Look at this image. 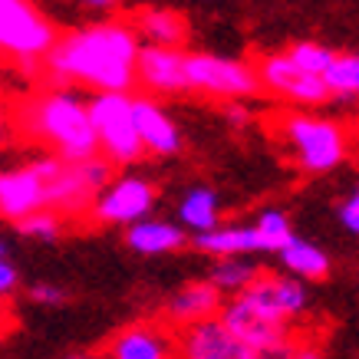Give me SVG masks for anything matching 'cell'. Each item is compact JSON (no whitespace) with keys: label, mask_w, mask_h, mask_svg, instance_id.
I'll use <instances>...</instances> for the list:
<instances>
[{"label":"cell","mask_w":359,"mask_h":359,"mask_svg":"<svg viewBox=\"0 0 359 359\" xmlns=\"http://www.w3.org/2000/svg\"><path fill=\"white\" fill-rule=\"evenodd\" d=\"M185 356L191 359H254L257 353L248 349L238 337H231V330L224 323H205L198 320L185 337Z\"/></svg>","instance_id":"4fadbf2b"},{"label":"cell","mask_w":359,"mask_h":359,"mask_svg":"<svg viewBox=\"0 0 359 359\" xmlns=\"http://www.w3.org/2000/svg\"><path fill=\"white\" fill-rule=\"evenodd\" d=\"M0 257H7V244L4 241H0Z\"/></svg>","instance_id":"836d02e7"},{"label":"cell","mask_w":359,"mask_h":359,"mask_svg":"<svg viewBox=\"0 0 359 359\" xmlns=\"http://www.w3.org/2000/svg\"><path fill=\"white\" fill-rule=\"evenodd\" d=\"M257 79H261L267 89H273V93L290 96V99H297V102H306V106H320V102L330 99V89H327V83H323V76L300 69L287 53L267 56L261 63Z\"/></svg>","instance_id":"ba28073f"},{"label":"cell","mask_w":359,"mask_h":359,"mask_svg":"<svg viewBox=\"0 0 359 359\" xmlns=\"http://www.w3.org/2000/svg\"><path fill=\"white\" fill-rule=\"evenodd\" d=\"M178 218L195 231L215 228L218 224V195L211 188H191L185 201L178 205Z\"/></svg>","instance_id":"44dd1931"},{"label":"cell","mask_w":359,"mask_h":359,"mask_svg":"<svg viewBox=\"0 0 359 359\" xmlns=\"http://www.w3.org/2000/svg\"><path fill=\"white\" fill-rule=\"evenodd\" d=\"M257 231H261L264 241H267V250H280L287 241L294 238L290 221L283 218L280 211H264L261 218H257Z\"/></svg>","instance_id":"484cf974"},{"label":"cell","mask_w":359,"mask_h":359,"mask_svg":"<svg viewBox=\"0 0 359 359\" xmlns=\"http://www.w3.org/2000/svg\"><path fill=\"white\" fill-rule=\"evenodd\" d=\"M17 228H20V234H27V238L53 241L56 234H60V215L50 211V208H40V211H33V215L17 221Z\"/></svg>","instance_id":"d4e9b609"},{"label":"cell","mask_w":359,"mask_h":359,"mask_svg":"<svg viewBox=\"0 0 359 359\" xmlns=\"http://www.w3.org/2000/svg\"><path fill=\"white\" fill-rule=\"evenodd\" d=\"M126 244L139 254H165V250H175L185 244V234L175 228V224H165V221H132L129 234H126Z\"/></svg>","instance_id":"e0dca14e"},{"label":"cell","mask_w":359,"mask_h":359,"mask_svg":"<svg viewBox=\"0 0 359 359\" xmlns=\"http://www.w3.org/2000/svg\"><path fill=\"white\" fill-rule=\"evenodd\" d=\"M40 208H46V182L33 165L0 175V218L20 221Z\"/></svg>","instance_id":"8fae6325"},{"label":"cell","mask_w":359,"mask_h":359,"mask_svg":"<svg viewBox=\"0 0 359 359\" xmlns=\"http://www.w3.org/2000/svg\"><path fill=\"white\" fill-rule=\"evenodd\" d=\"M287 139L294 142L300 165L306 172H330L343 162L346 155V135L339 126L327 119H310V116H290L283 122Z\"/></svg>","instance_id":"8992f818"},{"label":"cell","mask_w":359,"mask_h":359,"mask_svg":"<svg viewBox=\"0 0 359 359\" xmlns=\"http://www.w3.org/2000/svg\"><path fill=\"white\" fill-rule=\"evenodd\" d=\"M287 56H290L300 69H306V73H323L327 63L333 60V50H327V46H320V43H297Z\"/></svg>","instance_id":"4316f807"},{"label":"cell","mask_w":359,"mask_h":359,"mask_svg":"<svg viewBox=\"0 0 359 359\" xmlns=\"http://www.w3.org/2000/svg\"><path fill=\"white\" fill-rule=\"evenodd\" d=\"M280 261L294 277H306V280H320V277H327V271H330L327 254L320 248H313V244L300 241V238H290L283 244Z\"/></svg>","instance_id":"d6986e66"},{"label":"cell","mask_w":359,"mask_h":359,"mask_svg":"<svg viewBox=\"0 0 359 359\" xmlns=\"http://www.w3.org/2000/svg\"><path fill=\"white\" fill-rule=\"evenodd\" d=\"M56 30L30 0H0V53L33 63L53 46Z\"/></svg>","instance_id":"277c9868"},{"label":"cell","mask_w":359,"mask_h":359,"mask_svg":"<svg viewBox=\"0 0 359 359\" xmlns=\"http://www.w3.org/2000/svg\"><path fill=\"white\" fill-rule=\"evenodd\" d=\"M327 83L330 96H359V53L337 56L327 63V69L320 73Z\"/></svg>","instance_id":"7402d4cb"},{"label":"cell","mask_w":359,"mask_h":359,"mask_svg":"<svg viewBox=\"0 0 359 359\" xmlns=\"http://www.w3.org/2000/svg\"><path fill=\"white\" fill-rule=\"evenodd\" d=\"M139 36L122 23H96L69 36H56L43 53L46 69L63 83H86L93 89H126L135 83Z\"/></svg>","instance_id":"6da1fadb"},{"label":"cell","mask_w":359,"mask_h":359,"mask_svg":"<svg viewBox=\"0 0 359 359\" xmlns=\"http://www.w3.org/2000/svg\"><path fill=\"white\" fill-rule=\"evenodd\" d=\"M135 79H142L155 93H185V53H178V46H139Z\"/></svg>","instance_id":"9c48e42d"},{"label":"cell","mask_w":359,"mask_h":359,"mask_svg":"<svg viewBox=\"0 0 359 359\" xmlns=\"http://www.w3.org/2000/svg\"><path fill=\"white\" fill-rule=\"evenodd\" d=\"M83 4H89V7H112L116 0H83Z\"/></svg>","instance_id":"1f68e13d"},{"label":"cell","mask_w":359,"mask_h":359,"mask_svg":"<svg viewBox=\"0 0 359 359\" xmlns=\"http://www.w3.org/2000/svg\"><path fill=\"white\" fill-rule=\"evenodd\" d=\"M195 244L208 254H221V257H238L250 250H267V241L257 228H208L198 231Z\"/></svg>","instance_id":"2e32d148"},{"label":"cell","mask_w":359,"mask_h":359,"mask_svg":"<svg viewBox=\"0 0 359 359\" xmlns=\"http://www.w3.org/2000/svg\"><path fill=\"white\" fill-rule=\"evenodd\" d=\"M0 142H4V119H0Z\"/></svg>","instance_id":"e575fe53"},{"label":"cell","mask_w":359,"mask_h":359,"mask_svg":"<svg viewBox=\"0 0 359 359\" xmlns=\"http://www.w3.org/2000/svg\"><path fill=\"white\" fill-rule=\"evenodd\" d=\"M218 306H221V290L208 280V283H191V287H185V290L172 300L168 310H172V316L178 323H198V320H208Z\"/></svg>","instance_id":"ac0fdd59"},{"label":"cell","mask_w":359,"mask_h":359,"mask_svg":"<svg viewBox=\"0 0 359 359\" xmlns=\"http://www.w3.org/2000/svg\"><path fill=\"white\" fill-rule=\"evenodd\" d=\"M132 116H135V129H139L142 145L149 152L175 155L182 149V135H178L175 122L165 116L158 102H152V99H132Z\"/></svg>","instance_id":"5bb4252c"},{"label":"cell","mask_w":359,"mask_h":359,"mask_svg":"<svg viewBox=\"0 0 359 359\" xmlns=\"http://www.w3.org/2000/svg\"><path fill=\"white\" fill-rule=\"evenodd\" d=\"M96 198V188L86 182L79 162H60L50 178H46V208L50 211H83Z\"/></svg>","instance_id":"9a60e30c"},{"label":"cell","mask_w":359,"mask_h":359,"mask_svg":"<svg viewBox=\"0 0 359 359\" xmlns=\"http://www.w3.org/2000/svg\"><path fill=\"white\" fill-rule=\"evenodd\" d=\"M7 323H11V316H7V310H4V304H0V333L7 330Z\"/></svg>","instance_id":"d6a6232c"},{"label":"cell","mask_w":359,"mask_h":359,"mask_svg":"<svg viewBox=\"0 0 359 359\" xmlns=\"http://www.w3.org/2000/svg\"><path fill=\"white\" fill-rule=\"evenodd\" d=\"M257 277V271L254 267H248V264L241 261H221L215 271H211V283L218 287V290H244L250 280Z\"/></svg>","instance_id":"cb8c5ba5"},{"label":"cell","mask_w":359,"mask_h":359,"mask_svg":"<svg viewBox=\"0 0 359 359\" xmlns=\"http://www.w3.org/2000/svg\"><path fill=\"white\" fill-rule=\"evenodd\" d=\"M221 323L231 330V337H238L241 343L248 349H254L257 356L287 349V323L267 316L264 310H257L248 297H238L231 306H224Z\"/></svg>","instance_id":"52a82bcc"},{"label":"cell","mask_w":359,"mask_h":359,"mask_svg":"<svg viewBox=\"0 0 359 359\" xmlns=\"http://www.w3.org/2000/svg\"><path fill=\"white\" fill-rule=\"evenodd\" d=\"M142 33L158 46H178L185 40V23L172 11H152L142 17Z\"/></svg>","instance_id":"603a6c76"},{"label":"cell","mask_w":359,"mask_h":359,"mask_svg":"<svg viewBox=\"0 0 359 359\" xmlns=\"http://www.w3.org/2000/svg\"><path fill=\"white\" fill-rule=\"evenodd\" d=\"M339 221H343V228H349L353 234H359V191L343 201V208H339Z\"/></svg>","instance_id":"83f0119b"},{"label":"cell","mask_w":359,"mask_h":359,"mask_svg":"<svg viewBox=\"0 0 359 359\" xmlns=\"http://www.w3.org/2000/svg\"><path fill=\"white\" fill-rule=\"evenodd\" d=\"M152 211V185L142 178H122L116 185L102 188L96 198V218L109 224H132Z\"/></svg>","instance_id":"30bf717a"},{"label":"cell","mask_w":359,"mask_h":359,"mask_svg":"<svg viewBox=\"0 0 359 359\" xmlns=\"http://www.w3.org/2000/svg\"><path fill=\"white\" fill-rule=\"evenodd\" d=\"M17 290V267L7 257H0V300Z\"/></svg>","instance_id":"f1b7e54d"},{"label":"cell","mask_w":359,"mask_h":359,"mask_svg":"<svg viewBox=\"0 0 359 359\" xmlns=\"http://www.w3.org/2000/svg\"><path fill=\"white\" fill-rule=\"evenodd\" d=\"M241 297H248L257 310H264V313L273 316V320H283V323H287L290 316L300 313L306 304L304 287L297 280H290V277H254V280L241 290Z\"/></svg>","instance_id":"7c38bea8"},{"label":"cell","mask_w":359,"mask_h":359,"mask_svg":"<svg viewBox=\"0 0 359 359\" xmlns=\"http://www.w3.org/2000/svg\"><path fill=\"white\" fill-rule=\"evenodd\" d=\"M23 126L33 139L50 145L63 162H83L99 152L86 102L73 93H43L23 109Z\"/></svg>","instance_id":"7a4b0ae2"},{"label":"cell","mask_w":359,"mask_h":359,"mask_svg":"<svg viewBox=\"0 0 359 359\" xmlns=\"http://www.w3.org/2000/svg\"><path fill=\"white\" fill-rule=\"evenodd\" d=\"M93 129H96L99 152H106L112 162L132 165L139 162L145 145L135 129V116H132V96L116 93V89H102L93 102L86 106Z\"/></svg>","instance_id":"3957f363"},{"label":"cell","mask_w":359,"mask_h":359,"mask_svg":"<svg viewBox=\"0 0 359 359\" xmlns=\"http://www.w3.org/2000/svg\"><path fill=\"white\" fill-rule=\"evenodd\" d=\"M30 297L36 304H60V300H63V290H60V287H50V283H36L30 290Z\"/></svg>","instance_id":"f546056e"},{"label":"cell","mask_w":359,"mask_h":359,"mask_svg":"<svg viewBox=\"0 0 359 359\" xmlns=\"http://www.w3.org/2000/svg\"><path fill=\"white\" fill-rule=\"evenodd\" d=\"M119 359H165L168 356V339L155 330H126L109 349Z\"/></svg>","instance_id":"ffe728a7"},{"label":"cell","mask_w":359,"mask_h":359,"mask_svg":"<svg viewBox=\"0 0 359 359\" xmlns=\"http://www.w3.org/2000/svg\"><path fill=\"white\" fill-rule=\"evenodd\" d=\"M185 76H188V89H198V93L221 99H244L261 89V79L248 63L224 60V56H208V53L185 56Z\"/></svg>","instance_id":"5b68a950"},{"label":"cell","mask_w":359,"mask_h":359,"mask_svg":"<svg viewBox=\"0 0 359 359\" xmlns=\"http://www.w3.org/2000/svg\"><path fill=\"white\" fill-rule=\"evenodd\" d=\"M228 119L234 122V126H244V122H248V109H241V106H231V109H228Z\"/></svg>","instance_id":"4dcf8cb0"}]
</instances>
